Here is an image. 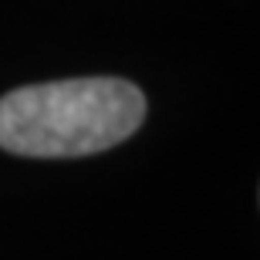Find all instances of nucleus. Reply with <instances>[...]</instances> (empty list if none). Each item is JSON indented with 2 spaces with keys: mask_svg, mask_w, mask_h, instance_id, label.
Masks as SVG:
<instances>
[{
  "mask_svg": "<svg viewBox=\"0 0 260 260\" xmlns=\"http://www.w3.org/2000/svg\"><path fill=\"white\" fill-rule=\"evenodd\" d=\"M145 122V95L125 78H68L0 98V149L30 159L95 155Z\"/></svg>",
  "mask_w": 260,
  "mask_h": 260,
  "instance_id": "obj_1",
  "label": "nucleus"
}]
</instances>
